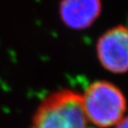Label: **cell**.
Instances as JSON below:
<instances>
[{
  "instance_id": "obj_4",
  "label": "cell",
  "mask_w": 128,
  "mask_h": 128,
  "mask_svg": "<svg viewBox=\"0 0 128 128\" xmlns=\"http://www.w3.org/2000/svg\"><path fill=\"white\" fill-rule=\"evenodd\" d=\"M102 0H60L59 16L68 28L86 30L100 17Z\"/></svg>"
},
{
  "instance_id": "obj_1",
  "label": "cell",
  "mask_w": 128,
  "mask_h": 128,
  "mask_svg": "<svg viewBox=\"0 0 128 128\" xmlns=\"http://www.w3.org/2000/svg\"><path fill=\"white\" fill-rule=\"evenodd\" d=\"M81 94L63 89L46 96L34 115L31 128H86Z\"/></svg>"
},
{
  "instance_id": "obj_5",
  "label": "cell",
  "mask_w": 128,
  "mask_h": 128,
  "mask_svg": "<svg viewBox=\"0 0 128 128\" xmlns=\"http://www.w3.org/2000/svg\"><path fill=\"white\" fill-rule=\"evenodd\" d=\"M116 128H128V116H124L116 126Z\"/></svg>"
},
{
  "instance_id": "obj_2",
  "label": "cell",
  "mask_w": 128,
  "mask_h": 128,
  "mask_svg": "<svg viewBox=\"0 0 128 128\" xmlns=\"http://www.w3.org/2000/svg\"><path fill=\"white\" fill-rule=\"evenodd\" d=\"M82 105L87 121L100 128L116 126L124 116L126 99L114 84L96 81L81 95Z\"/></svg>"
},
{
  "instance_id": "obj_3",
  "label": "cell",
  "mask_w": 128,
  "mask_h": 128,
  "mask_svg": "<svg viewBox=\"0 0 128 128\" xmlns=\"http://www.w3.org/2000/svg\"><path fill=\"white\" fill-rule=\"evenodd\" d=\"M96 52L100 63L108 71L121 74L128 71V28L118 25L99 38Z\"/></svg>"
}]
</instances>
